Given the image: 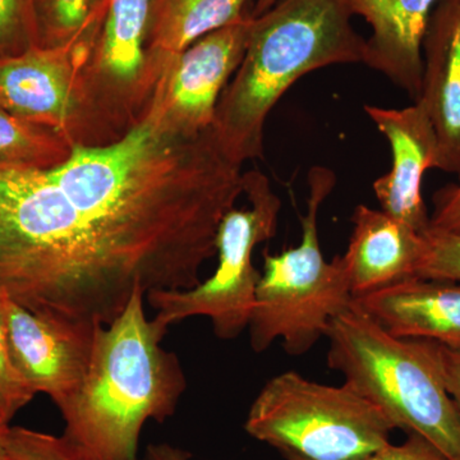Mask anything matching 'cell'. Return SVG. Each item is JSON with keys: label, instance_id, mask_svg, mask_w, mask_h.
Returning <instances> with one entry per match:
<instances>
[{"label": "cell", "instance_id": "22", "mask_svg": "<svg viewBox=\"0 0 460 460\" xmlns=\"http://www.w3.org/2000/svg\"><path fill=\"white\" fill-rule=\"evenodd\" d=\"M414 278L460 281V234L428 229Z\"/></svg>", "mask_w": 460, "mask_h": 460}, {"label": "cell", "instance_id": "29", "mask_svg": "<svg viewBox=\"0 0 460 460\" xmlns=\"http://www.w3.org/2000/svg\"><path fill=\"white\" fill-rule=\"evenodd\" d=\"M12 417L9 416L7 410H5L4 405L0 402V425H9L11 422Z\"/></svg>", "mask_w": 460, "mask_h": 460}, {"label": "cell", "instance_id": "15", "mask_svg": "<svg viewBox=\"0 0 460 460\" xmlns=\"http://www.w3.org/2000/svg\"><path fill=\"white\" fill-rule=\"evenodd\" d=\"M352 223L341 260L354 298L414 278L422 255V233L366 205L357 206Z\"/></svg>", "mask_w": 460, "mask_h": 460}, {"label": "cell", "instance_id": "6", "mask_svg": "<svg viewBox=\"0 0 460 460\" xmlns=\"http://www.w3.org/2000/svg\"><path fill=\"white\" fill-rule=\"evenodd\" d=\"M380 408L352 387L323 385L296 371L265 384L248 411V435L284 456L356 460L390 444L395 429Z\"/></svg>", "mask_w": 460, "mask_h": 460}, {"label": "cell", "instance_id": "26", "mask_svg": "<svg viewBox=\"0 0 460 460\" xmlns=\"http://www.w3.org/2000/svg\"><path fill=\"white\" fill-rule=\"evenodd\" d=\"M438 350L445 386L460 416V349H452L438 344Z\"/></svg>", "mask_w": 460, "mask_h": 460}, {"label": "cell", "instance_id": "28", "mask_svg": "<svg viewBox=\"0 0 460 460\" xmlns=\"http://www.w3.org/2000/svg\"><path fill=\"white\" fill-rule=\"evenodd\" d=\"M278 2H279V0H256L255 7H253L251 14H252V17L261 16V14L268 12L269 9L274 7Z\"/></svg>", "mask_w": 460, "mask_h": 460}, {"label": "cell", "instance_id": "12", "mask_svg": "<svg viewBox=\"0 0 460 460\" xmlns=\"http://www.w3.org/2000/svg\"><path fill=\"white\" fill-rule=\"evenodd\" d=\"M365 111L392 146V169L375 181L384 213L417 233H425L429 215L422 196L423 175L438 163V136L420 102L402 109L366 105Z\"/></svg>", "mask_w": 460, "mask_h": 460}, {"label": "cell", "instance_id": "23", "mask_svg": "<svg viewBox=\"0 0 460 460\" xmlns=\"http://www.w3.org/2000/svg\"><path fill=\"white\" fill-rule=\"evenodd\" d=\"M35 395L12 362L4 314L0 304V402L13 419L17 411L26 407Z\"/></svg>", "mask_w": 460, "mask_h": 460}, {"label": "cell", "instance_id": "16", "mask_svg": "<svg viewBox=\"0 0 460 460\" xmlns=\"http://www.w3.org/2000/svg\"><path fill=\"white\" fill-rule=\"evenodd\" d=\"M354 304L395 337L460 349V286L456 281L411 278L356 296Z\"/></svg>", "mask_w": 460, "mask_h": 460}, {"label": "cell", "instance_id": "30", "mask_svg": "<svg viewBox=\"0 0 460 460\" xmlns=\"http://www.w3.org/2000/svg\"><path fill=\"white\" fill-rule=\"evenodd\" d=\"M3 426H5V425H0V429H2ZM0 460H5L4 453H3L2 444H0Z\"/></svg>", "mask_w": 460, "mask_h": 460}, {"label": "cell", "instance_id": "4", "mask_svg": "<svg viewBox=\"0 0 460 460\" xmlns=\"http://www.w3.org/2000/svg\"><path fill=\"white\" fill-rule=\"evenodd\" d=\"M328 363L344 384L374 402L396 429L422 436L460 460V416L445 386L438 343L395 337L359 305L332 320Z\"/></svg>", "mask_w": 460, "mask_h": 460}, {"label": "cell", "instance_id": "18", "mask_svg": "<svg viewBox=\"0 0 460 460\" xmlns=\"http://www.w3.org/2000/svg\"><path fill=\"white\" fill-rule=\"evenodd\" d=\"M72 150L62 133L0 108V171H53L65 164Z\"/></svg>", "mask_w": 460, "mask_h": 460}, {"label": "cell", "instance_id": "27", "mask_svg": "<svg viewBox=\"0 0 460 460\" xmlns=\"http://www.w3.org/2000/svg\"><path fill=\"white\" fill-rule=\"evenodd\" d=\"M142 460H190V454L171 444H150Z\"/></svg>", "mask_w": 460, "mask_h": 460}, {"label": "cell", "instance_id": "25", "mask_svg": "<svg viewBox=\"0 0 460 460\" xmlns=\"http://www.w3.org/2000/svg\"><path fill=\"white\" fill-rule=\"evenodd\" d=\"M458 183L447 184L434 196L429 229L460 234V174Z\"/></svg>", "mask_w": 460, "mask_h": 460}, {"label": "cell", "instance_id": "3", "mask_svg": "<svg viewBox=\"0 0 460 460\" xmlns=\"http://www.w3.org/2000/svg\"><path fill=\"white\" fill-rule=\"evenodd\" d=\"M348 0H279L251 23L246 51L226 84L213 123L217 145L238 165L261 157L272 108L299 78L365 60Z\"/></svg>", "mask_w": 460, "mask_h": 460}, {"label": "cell", "instance_id": "19", "mask_svg": "<svg viewBox=\"0 0 460 460\" xmlns=\"http://www.w3.org/2000/svg\"><path fill=\"white\" fill-rule=\"evenodd\" d=\"M109 0H35L39 47L93 45Z\"/></svg>", "mask_w": 460, "mask_h": 460}, {"label": "cell", "instance_id": "1", "mask_svg": "<svg viewBox=\"0 0 460 460\" xmlns=\"http://www.w3.org/2000/svg\"><path fill=\"white\" fill-rule=\"evenodd\" d=\"M172 280L71 204L49 171H0V293L36 314L113 323Z\"/></svg>", "mask_w": 460, "mask_h": 460}, {"label": "cell", "instance_id": "13", "mask_svg": "<svg viewBox=\"0 0 460 460\" xmlns=\"http://www.w3.org/2000/svg\"><path fill=\"white\" fill-rule=\"evenodd\" d=\"M422 58L417 102L438 136L436 169L460 174V0L436 3L423 36Z\"/></svg>", "mask_w": 460, "mask_h": 460}, {"label": "cell", "instance_id": "8", "mask_svg": "<svg viewBox=\"0 0 460 460\" xmlns=\"http://www.w3.org/2000/svg\"><path fill=\"white\" fill-rule=\"evenodd\" d=\"M151 5L153 0H109L81 72L80 146L114 144L146 114L156 89L146 56Z\"/></svg>", "mask_w": 460, "mask_h": 460}, {"label": "cell", "instance_id": "5", "mask_svg": "<svg viewBox=\"0 0 460 460\" xmlns=\"http://www.w3.org/2000/svg\"><path fill=\"white\" fill-rule=\"evenodd\" d=\"M335 181L329 169H311L301 243L281 253H263V272L248 325L256 353L268 350L277 341L290 356L310 352L326 337L332 320L353 305L341 256L328 262L321 251L320 208Z\"/></svg>", "mask_w": 460, "mask_h": 460}, {"label": "cell", "instance_id": "9", "mask_svg": "<svg viewBox=\"0 0 460 460\" xmlns=\"http://www.w3.org/2000/svg\"><path fill=\"white\" fill-rule=\"evenodd\" d=\"M252 20L247 12L175 58L147 108L160 126L187 136L213 127L220 96L243 59Z\"/></svg>", "mask_w": 460, "mask_h": 460}, {"label": "cell", "instance_id": "2", "mask_svg": "<svg viewBox=\"0 0 460 460\" xmlns=\"http://www.w3.org/2000/svg\"><path fill=\"white\" fill-rule=\"evenodd\" d=\"M142 289L109 325H96L80 389L60 408L65 435L93 460H140L147 420L174 414L187 381L180 359L163 347L168 328L148 320Z\"/></svg>", "mask_w": 460, "mask_h": 460}, {"label": "cell", "instance_id": "24", "mask_svg": "<svg viewBox=\"0 0 460 460\" xmlns=\"http://www.w3.org/2000/svg\"><path fill=\"white\" fill-rule=\"evenodd\" d=\"M287 460H304L288 456ZM356 460H447L443 454L422 436L410 432L407 440L401 445L387 444L377 452Z\"/></svg>", "mask_w": 460, "mask_h": 460}, {"label": "cell", "instance_id": "17", "mask_svg": "<svg viewBox=\"0 0 460 460\" xmlns=\"http://www.w3.org/2000/svg\"><path fill=\"white\" fill-rule=\"evenodd\" d=\"M248 0H153L146 44L148 71L159 84L175 58L199 39L237 22Z\"/></svg>", "mask_w": 460, "mask_h": 460}, {"label": "cell", "instance_id": "10", "mask_svg": "<svg viewBox=\"0 0 460 460\" xmlns=\"http://www.w3.org/2000/svg\"><path fill=\"white\" fill-rule=\"evenodd\" d=\"M0 304L14 367L35 394L50 396L60 410L86 376L98 323L32 313L4 295Z\"/></svg>", "mask_w": 460, "mask_h": 460}, {"label": "cell", "instance_id": "7", "mask_svg": "<svg viewBox=\"0 0 460 460\" xmlns=\"http://www.w3.org/2000/svg\"><path fill=\"white\" fill-rule=\"evenodd\" d=\"M243 193L250 206L233 208L217 230V268L213 277L190 289L147 293L148 305L156 310L155 320L165 328L204 316L211 321L217 338L232 341L250 325L261 277L252 263L253 251L277 234L281 201L260 171L243 172Z\"/></svg>", "mask_w": 460, "mask_h": 460}, {"label": "cell", "instance_id": "14", "mask_svg": "<svg viewBox=\"0 0 460 460\" xmlns=\"http://www.w3.org/2000/svg\"><path fill=\"white\" fill-rule=\"evenodd\" d=\"M371 26L363 65L386 75L414 102L422 86V40L438 0H348Z\"/></svg>", "mask_w": 460, "mask_h": 460}, {"label": "cell", "instance_id": "20", "mask_svg": "<svg viewBox=\"0 0 460 460\" xmlns=\"http://www.w3.org/2000/svg\"><path fill=\"white\" fill-rule=\"evenodd\" d=\"M0 444L5 460H93L65 434H44L20 426H3Z\"/></svg>", "mask_w": 460, "mask_h": 460}, {"label": "cell", "instance_id": "21", "mask_svg": "<svg viewBox=\"0 0 460 460\" xmlns=\"http://www.w3.org/2000/svg\"><path fill=\"white\" fill-rule=\"evenodd\" d=\"M39 47L35 0H0V58Z\"/></svg>", "mask_w": 460, "mask_h": 460}, {"label": "cell", "instance_id": "11", "mask_svg": "<svg viewBox=\"0 0 460 460\" xmlns=\"http://www.w3.org/2000/svg\"><path fill=\"white\" fill-rule=\"evenodd\" d=\"M89 51L84 44L33 47L0 58V108L56 129L78 146L83 133L81 72Z\"/></svg>", "mask_w": 460, "mask_h": 460}]
</instances>
